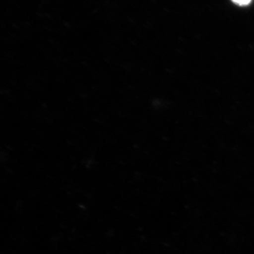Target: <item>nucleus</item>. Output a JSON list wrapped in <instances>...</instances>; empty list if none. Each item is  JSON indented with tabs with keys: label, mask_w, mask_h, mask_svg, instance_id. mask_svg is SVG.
<instances>
[{
	"label": "nucleus",
	"mask_w": 254,
	"mask_h": 254,
	"mask_svg": "<svg viewBox=\"0 0 254 254\" xmlns=\"http://www.w3.org/2000/svg\"><path fill=\"white\" fill-rule=\"evenodd\" d=\"M232 1L237 5L244 6L249 5L252 0H232Z\"/></svg>",
	"instance_id": "obj_1"
}]
</instances>
